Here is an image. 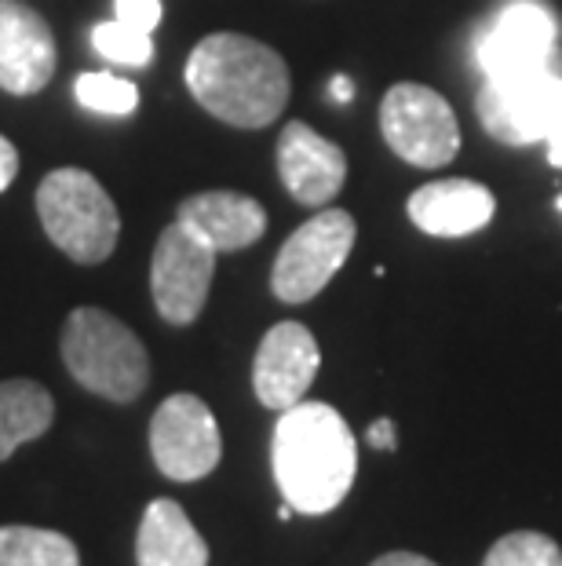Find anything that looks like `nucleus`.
I'll list each match as a JSON object with an SVG mask.
<instances>
[{"instance_id": "18", "label": "nucleus", "mask_w": 562, "mask_h": 566, "mask_svg": "<svg viewBox=\"0 0 562 566\" xmlns=\"http://www.w3.org/2000/svg\"><path fill=\"white\" fill-rule=\"evenodd\" d=\"M0 566H81V556L59 530L0 526Z\"/></svg>"}, {"instance_id": "11", "label": "nucleus", "mask_w": 562, "mask_h": 566, "mask_svg": "<svg viewBox=\"0 0 562 566\" xmlns=\"http://www.w3.org/2000/svg\"><path fill=\"white\" fill-rule=\"evenodd\" d=\"M321 352L315 333L300 322H278L263 333L253 358V391L259 406L267 409H289L304 402L310 384L318 377Z\"/></svg>"}, {"instance_id": "16", "label": "nucleus", "mask_w": 562, "mask_h": 566, "mask_svg": "<svg viewBox=\"0 0 562 566\" xmlns=\"http://www.w3.org/2000/svg\"><path fill=\"white\" fill-rule=\"evenodd\" d=\"M139 566H209V545L198 534L183 504L158 497L147 504L136 534Z\"/></svg>"}, {"instance_id": "4", "label": "nucleus", "mask_w": 562, "mask_h": 566, "mask_svg": "<svg viewBox=\"0 0 562 566\" xmlns=\"http://www.w3.org/2000/svg\"><path fill=\"white\" fill-rule=\"evenodd\" d=\"M38 216L52 245L81 268H99L110 260L121 238V212L85 168L47 172L38 187Z\"/></svg>"}, {"instance_id": "22", "label": "nucleus", "mask_w": 562, "mask_h": 566, "mask_svg": "<svg viewBox=\"0 0 562 566\" xmlns=\"http://www.w3.org/2000/svg\"><path fill=\"white\" fill-rule=\"evenodd\" d=\"M114 19L142 33H153L161 22V0H114Z\"/></svg>"}, {"instance_id": "3", "label": "nucleus", "mask_w": 562, "mask_h": 566, "mask_svg": "<svg viewBox=\"0 0 562 566\" xmlns=\"http://www.w3.org/2000/svg\"><path fill=\"white\" fill-rule=\"evenodd\" d=\"M63 363L81 388L128 406L150 384V355L121 318L103 307H74L63 329Z\"/></svg>"}, {"instance_id": "5", "label": "nucleus", "mask_w": 562, "mask_h": 566, "mask_svg": "<svg viewBox=\"0 0 562 566\" xmlns=\"http://www.w3.org/2000/svg\"><path fill=\"white\" fill-rule=\"evenodd\" d=\"M478 125L508 147L544 143L562 122V48L519 74L486 77L475 99Z\"/></svg>"}, {"instance_id": "21", "label": "nucleus", "mask_w": 562, "mask_h": 566, "mask_svg": "<svg viewBox=\"0 0 562 566\" xmlns=\"http://www.w3.org/2000/svg\"><path fill=\"white\" fill-rule=\"evenodd\" d=\"M92 48L117 66H150V59H153L150 33L125 27V22H117V19L99 22V27L92 30Z\"/></svg>"}, {"instance_id": "9", "label": "nucleus", "mask_w": 562, "mask_h": 566, "mask_svg": "<svg viewBox=\"0 0 562 566\" xmlns=\"http://www.w3.org/2000/svg\"><path fill=\"white\" fill-rule=\"evenodd\" d=\"M150 457L172 483H198L223 457L220 424L198 395H169L150 420Z\"/></svg>"}, {"instance_id": "7", "label": "nucleus", "mask_w": 562, "mask_h": 566, "mask_svg": "<svg viewBox=\"0 0 562 566\" xmlns=\"http://www.w3.org/2000/svg\"><path fill=\"white\" fill-rule=\"evenodd\" d=\"M380 132L402 161L416 168H446L460 154V125L435 88L416 81L391 84L380 103Z\"/></svg>"}, {"instance_id": "27", "label": "nucleus", "mask_w": 562, "mask_h": 566, "mask_svg": "<svg viewBox=\"0 0 562 566\" xmlns=\"http://www.w3.org/2000/svg\"><path fill=\"white\" fill-rule=\"evenodd\" d=\"M544 150H548V161H552L555 168H562V122H559V128L552 132V136L544 139Z\"/></svg>"}, {"instance_id": "26", "label": "nucleus", "mask_w": 562, "mask_h": 566, "mask_svg": "<svg viewBox=\"0 0 562 566\" xmlns=\"http://www.w3.org/2000/svg\"><path fill=\"white\" fill-rule=\"evenodd\" d=\"M329 95H332V103H351L354 99V84L347 81L343 74H337L329 84Z\"/></svg>"}, {"instance_id": "24", "label": "nucleus", "mask_w": 562, "mask_h": 566, "mask_svg": "<svg viewBox=\"0 0 562 566\" xmlns=\"http://www.w3.org/2000/svg\"><path fill=\"white\" fill-rule=\"evenodd\" d=\"M365 442L373 446V450H394V420H388V417H380V420H373L369 424V431H365Z\"/></svg>"}, {"instance_id": "8", "label": "nucleus", "mask_w": 562, "mask_h": 566, "mask_svg": "<svg viewBox=\"0 0 562 566\" xmlns=\"http://www.w3.org/2000/svg\"><path fill=\"white\" fill-rule=\"evenodd\" d=\"M216 256L205 238H198L187 223L165 227L150 260V296L158 315L169 325H194L209 304Z\"/></svg>"}, {"instance_id": "6", "label": "nucleus", "mask_w": 562, "mask_h": 566, "mask_svg": "<svg viewBox=\"0 0 562 566\" xmlns=\"http://www.w3.org/2000/svg\"><path fill=\"white\" fill-rule=\"evenodd\" d=\"M358 227L347 209H321L285 238L274 256L271 293L282 304H307L326 289L354 249Z\"/></svg>"}, {"instance_id": "20", "label": "nucleus", "mask_w": 562, "mask_h": 566, "mask_svg": "<svg viewBox=\"0 0 562 566\" xmlns=\"http://www.w3.org/2000/svg\"><path fill=\"white\" fill-rule=\"evenodd\" d=\"M483 566H562V548L541 530H511L494 541Z\"/></svg>"}, {"instance_id": "10", "label": "nucleus", "mask_w": 562, "mask_h": 566, "mask_svg": "<svg viewBox=\"0 0 562 566\" xmlns=\"http://www.w3.org/2000/svg\"><path fill=\"white\" fill-rule=\"evenodd\" d=\"M559 52V19L544 0H508L475 38V63L483 77L519 74Z\"/></svg>"}, {"instance_id": "17", "label": "nucleus", "mask_w": 562, "mask_h": 566, "mask_svg": "<svg viewBox=\"0 0 562 566\" xmlns=\"http://www.w3.org/2000/svg\"><path fill=\"white\" fill-rule=\"evenodd\" d=\"M52 420H55V399L44 384L26 377L0 384V464L19 446L41 439L52 428Z\"/></svg>"}, {"instance_id": "14", "label": "nucleus", "mask_w": 562, "mask_h": 566, "mask_svg": "<svg viewBox=\"0 0 562 566\" xmlns=\"http://www.w3.org/2000/svg\"><path fill=\"white\" fill-rule=\"evenodd\" d=\"M405 212L416 231L432 238H464L475 234L494 220L497 198L494 190L475 184V179H435V184L416 187Z\"/></svg>"}, {"instance_id": "13", "label": "nucleus", "mask_w": 562, "mask_h": 566, "mask_svg": "<svg viewBox=\"0 0 562 566\" xmlns=\"http://www.w3.org/2000/svg\"><path fill=\"white\" fill-rule=\"evenodd\" d=\"M278 176L293 201L321 209L347 184V154L304 122H289L278 136Z\"/></svg>"}, {"instance_id": "1", "label": "nucleus", "mask_w": 562, "mask_h": 566, "mask_svg": "<svg viewBox=\"0 0 562 566\" xmlns=\"http://www.w3.org/2000/svg\"><path fill=\"white\" fill-rule=\"evenodd\" d=\"M183 77L201 111L248 132L278 122L293 92L285 59L245 33H209L198 41Z\"/></svg>"}, {"instance_id": "12", "label": "nucleus", "mask_w": 562, "mask_h": 566, "mask_svg": "<svg viewBox=\"0 0 562 566\" xmlns=\"http://www.w3.org/2000/svg\"><path fill=\"white\" fill-rule=\"evenodd\" d=\"M59 66L55 33L41 11L22 0H0V88L38 95Z\"/></svg>"}, {"instance_id": "25", "label": "nucleus", "mask_w": 562, "mask_h": 566, "mask_svg": "<svg viewBox=\"0 0 562 566\" xmlns=\"http://www.w3.org/2000/svg\"><path fill=\"white\" fill-rule=\"evenodd\" d=\"M369 566H438V563L421 556V552H384V556H377Z\"/></svg>"}, {"instance_id": "23", "label": "nucleus", "mask_w": 562, "mask_h": 566, "mask_svg": "<svg viewBox=\"0 0 562 566\" xmlns=\"http://www.w3.org/2000/svg\"><path fill=\"white\" fill-rule=\"evenodd\" d=\"M15 176H19V150L8 136H0V195L15 184Z\"/></svg>"}, {"instance_id": "28", "label": "nucleus", "mask_w": 562, "mask_h": 566, "mask_svg": "<svg viewBox=\"0 0 562 566\" xmlns=\"http://www.w3.org/2000/svg\"><path fill=\"white\" fill-rule=\"evenodd\" d=\"M293 512H296V509H293V504H289V501H285V504H282V509H278V520H282V523H285V520H293Z\"/></svg>"}, {"instance_id": "15", "label": "nucleus", "mask_w": 562, "mask_h": 566, "mask_svg": "<svg viewBox=\"0 0 562 566\" xmlns=\"http://www.w3.org/2000/svg\"><path fill=\"white\" fill-rule=\"evenodd\" d=\"M176 220L187 223L198 238L216 252H237L256 245L267 234V209L237 190H205V195H190L179 201Z\"/></svg>"}, {"instance_id": "2", "label": "nucleus", "mask_w": 562, "mask_h": 566, "mask_svg": "<svg viewBox=\"0 0 562 566\" xmlns=\"http://www.w3.org/2000/svg\"><path fill=\"white\" fill-rule=\"evenodd\" d=\"M271 472L282 497L300 515L340 509L358 475L351 424L329 402H296L282 409L271 439Z\"/></svg>"}, {"instance_id": "19", "label": "nucleus", "mask_w": 562, "mask_h": 566, "mask_svg": "<svg viewBox=\"0 0 562 566\" xmlns=\"http://www.w3.org/2000/svg\"><path fill=\"white\" fill-rule=\"evenodd\" d=\"M74 95L77 103L92 114H106V117H128L136 114L139 106V88L125 77L106 74V70H95V74H81L74 81Z\"/></svg>"}, {"instance_id": "29", "label": "nucleus", "mask_w": 562, "mask_h": 566, "mask_svg": "<svg viewBox=\"0 0 562 566\" xmlns=\"http://www.w3.org/2000/svg\"><path fill=\"white\" fill-rule=\"evenodd\" d=\"M559 212H562V195H559Z\"/></svg>"}]
</instances>
